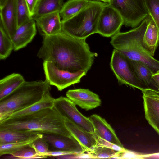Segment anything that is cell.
Returning <instances> with one entry per match:
<instances>
[{
	"label": "cell",
	"instance_id": "cell-2",
	"mask_svg": "<svg viewBox=\"0 0 159 159\" xmlns=\"http://www.w3.org/2000/svg\"><path fill=\"white\" fill-rule=\"evenodd\" d=\"M0 130L33 132L70 136L63 118L53 107L0 120Z\"/></svg>",
	"mask_w": 159,
	"mask_h": 159
},
{
	"label": "cell",
	"instance_id": "cell-33",
	"mask_svg": "<svg viewBox=\"0 0 159 159\" xmlns=\"http://www.w3.org/2000/svg\"><path fill=\"white\" fill-rule=\"evenodd\" d=\"M31 16H33L39 0H25Z\"/></svg>",
	"mask_w": 159,
	"mask_h": 159
},
{
	"label": "cell",
	"instance_id": "cell-31",
	"mask_svg": "<svg viewBox=\"0 0 159 159\" xmlns=\"http://www.w3.org/2000/svg\"><path fill=\"white\" fill-rule=\"evenodd\" d=\"M148 12L159 30V0H144Z\"/></svg>",
	"mask_w": 159,
	"mask_h": 159
},
{
	"label": "cell",
	"instance_id": "cell-22",
	"mask_svg": "<svg viewBox=\"0 0 159 159\" xmlns=\"http://www.w3.org/2000/svg\"><path fill=\"white\" fill-rule=\"evenodd\" d=\"M64 0H39L32 16L35 20L40 17L50 13L59 12Z\"/></svg>",
	"mask_w": 159,
	"mask_h": 159
},
{
	"label": "cell",
	"instance_id": "cell-29",
	"mask_svg": "<svg viewBox=\"0 0 159 159\" xmlns=\"http://www.w3.org/2000/svg\"><path fill=\"white\" fill-rule=\"evenodd\" d=\"M18 27L33 19L25 0H16Z\"/></svg>",
	"mask_w": 159,
	"mask_h": 159
},
{
	"label": "cell",
	"instance_id": "cell-38",
	"mask_svg": "<svg viewBox=\"0 0 159 159\" xmlns=\"http://www.w3.org/2000/svg\"><path fill=\"white\" fill-rule=\"evenodd\" d=\"M111 0H109V2H110ZM109 2H108V3H109Z\"/></svg>",
	"mask_w": 159,
	"mask_h": 159
},
{
	"label": "cell",
	"instance_id": "cell-27",
	"mask_svg": "<svg viewBox=\"0 0 159 159\" xmlns=\"http://www.w3.org/2000/svg\"><path fill=\"white\" fill-rule=\"evenodd\" d=\"M126 150H117L111 147L99 145L98 144L91 151L88 152L92 158H111L120 155Z\"/></svg>",
	"mask_w": 159,
	"mask_h": 159
},
{
	"label": "cell",
	"instance_id": "cell-20",
	"mask_svg": "<svg viewBox=\"0 0 159 159\" xmlns=\"http://www.w3.org/2000/svg\"><path fill=\"white\" fill-rule=\"evenodd\" d=\"M54 100L55 99L51 96L49 93L37 102L25 108L10 114L3 119L20 117L34 113L43 109L52 108Z\"/></svg>",
	"mask_w": 159,
	"mask_h": 159
},
{
	"label": "cell",
	"instance_id": "cell-5",
	"mask_svg": "<svg viewBox=\"0 0 159 159\" xmlns=\"http://www.w3.org/2000/svg\"><path fill=\"white\" fill-rule=\"evenodd\" d=\"M106 2L90 0L78 13L72 17L61 20L62 31L73 38L86 39L97 33L99 17Z\"/></svg>",
	"mask_w": 159,
	"mask_h": 159
},
{
	"label": "cell",
	"instance_id": "cell-24",
	"mask_svg": "<svg viewBox=\"0 0 159 159\" xmlns=\"http://www.w3.org/2000/svg\"><path fill=\"white\" fill-rule=\"evenodd\" d=\"M90 0H68L63 4L59 12L61 20L74 16L80 11Z\"/></svg>",
	"mask_w": 159,
	"mask_h": 159
},
{
	"label": "cell",
	"instance_id": "cell-18",
	"mask_svg": "<svg viewBox=\"0 0 159 159\" xmlns=\"http://www.w3.org/2000/svg\"><path fill=\"white\" fill-rule=\"evenodd\" d=\"M64 119L66 126L71 135L83 145L87 152L91 151L98 144V138L95 134L87 132L67 120Z\"/></svg>",
	"mask_w": 159,
	"mask_h": 159
},
{
	"label": "cell",
	"instance_id": "cell-21",
	"mask_svg": "<svg viewBox=\"0 0 159 159\" xmlns=\"http://www.w3.org/2000/svg\"><path fill=\"white\" fill-rule=\"evenodd\" d=\"M23 76L18 73H12L0 80V101L9 95L25 81Z\"/></svg>",
	"mask_w": 159,
	"mask_h": 159
},
{
	"label": "cell",
	"instance_id": "cell-25",
	"mask_svg": "<svg viewBox=\"0 0 159 159\" xmlns=\"http://www.w3.org/2000/svg\"><path fill=\"white\" fill-rule=\"evenodd\" d=\"M129 60L138 79L143 84L150 88L152 76L154 73L152 70L142 62Z\"/></svg>",
	"mask_w": 159,
	"mask_h": 159
},
{
	"label": "cell",
	"instance_id": "cell-10",
	"mask_svg": "<svg viewBox=\"0 0 159 159\" xmlns=\"http://www.w3.org/2000/svg\"><path fill=\"white\" fill-rule=\"evenodd\" d=\"M123 25V20L119 12L109 3H106L99 17L97 33L104 37H112L120 32Z\"/></svg>",
	"mask_w": 159,
	"mask_h": 159
},
{
	"label": "cell",
	"instance_id": "cell-14",
	"mask_svg": "<svg viewBox=\"0 0 159 159\" xmlns=\"http://www.w3.org/2000/svg\"><path fill=\"white\" fill-rule=\"evenodd\" d=\"M17 0H8L0 9V21L11 39L18 28Z\"/></svg>",
	"mask_w": 159,
	"mask_h": 159
},
{
	"label": "cell",
	"instance_id": "cell-36",
	"mask_svg": "<svg viewBox=\"0 0 159 159\" xmlns=\"http://www.w3.org/2000/svg\"><path fill=\"white\" fill-rule=\"evenodd\" d=\"M8 0H0V8L3 7Z\"/></svg>",
	"mask_w": 159,
	"mask_h": 159
},
{
	"label": "cell",
	"instance_id": "cell-13",
	"mask_svg": "<svg viewBox=\"0 0 159 159\" xmlns=\"http://www.w3.org/2000/svg\"><path fill=\"white\" fill-rule=\"evenodd\" d=\"M94 129V134L99 139L125 150L115 131L106 120L97 114H93L89 117Z\"/></svg>",
	"mask_w": 159,
	"mask_h": 159
},
{
	"label": "cell",
	"instance_id": "cell-30",
	"mask_svg": "<svg viewBox=\"0 0 159 159\" xmlns=\"http://www.w3.org/2000/svg\"><path fill=\"white\" fill-rule=\"evenodd\" d=\"M10 156L3 157L4 159H32L45 158L47 157L37 155L35 150L29 146L15 152Z\"/></svg>",
	"mask_w": 159,
	"mask_h": 159
},
{
	"label": "cell",
	"instance_id": "cell-11",
	"mask_svg": "<svg viewBox=\"0 0 159 159\" xmlns=\"http://www.w3.org/2000/svg\"><path fill=\"white\" fill-rule=\"evenodd\" d=\"M43 138L48 144L50 151H60L74 156L86 152L83 145L72 135L70 136L43 134Z\"/></svg>",
	"mask_w": 159,
	"mask_h": 159
},
{
	"label": "cell",
	"instance_id": "cell-12",
	"mask_svg": "<svg viewBox=\"0 0 159 159\" xmlns=\"http://www.w3.org/2000/svg\"><path fill=\"white\" fill-rule=\"evenodd\" d=\"M66 95L76 105L86 111L95 108L101 105L99 96L88 89L69 90Z\"/></svg>",
	"mask_w": 159,
	"mask_h": 159
},
{
	"label": "cell",
	"instance_id": "cell-4",
	"mask_svg": "<svg viewBox=\"0 0 159 159\" xmlns=\"http://www.w3.org/2000/svg\"><path fill=\"white\" fill-rule=\"evenodd\" d=\"M51 85L46 80L25 81L9 95L0 101V120L8 115L27 107L50 93Z\"/></svg>",
	"mask_w": 159,
	"mask_h": 159
},
{
	"label": "cell",
	"instance_id": "cell-17",
	"mask_svg": "<svg viewBox=\"0 0 159 159\" xmlns=\"http://www.w3.org/2000/svg\"><path fill=\"white\" fill-rule=\"evenodd\" d=\"M36 23L33 19L19 26L11 39L14 50H18L30 43L36 34Z\"/></svg>",
	"mask_w": 159,
	"mask_h": 159
},
{
	"label": "cell",
	"instance_id": "cell-3",
	"mask_svg": "<svg viewBox=\"0 0 159 159\" xmlns=\"http://www.w3.org/2000/svg\"><path fill=\"white\" fill-rule=\"evenodd\" d=\"M147 25L145 18L138 26L112 37L110 43L129 60L146 64L153 73L159 71V61L155 59L144 46L143 37Z\"/></svg>",
	"mask_w": 159,
	"mask_h": 159
},
{
	"label": "cell",
	"instance_id": "cell-6",
	"mask_svg": "<svg viewBox=\"0 0 159 159\" xmlns=\"http://www.w3.org/2000/svg\"><path fill=\"white\" fill-rule=\"evenodd\" d=\"M110 66L120 85H128L141 91L149 88L142 83L138 79L129 59L119 50L114 49Z\"/></svg>",
	"mask_w": 159,
	"mask_h": 159
},
{
	"label": "cell",
	"instance_id": "cell-23",
	"mask_svg": "<svg viewBox=\"0 0 159 159\" xmlns=\"http://www.w3.org/2000/svg\"><path fill=\"white\" fill-rule=\"evenodd\" d=\"M40 133L0 130V145L25 141Z\"/></svg>",
	"mask_w": 159,
	"mask_h": 159
},
{
	"label": "cell",
	"instance_id": "cell-8",
	"mask_svg": "<svg viewBox=\"0 0 159 159\" xmlns=\"http://www.w3.org/2000/svg\"><path fill=\"white\" fill-rule=\"evenodd\" d=\"M53 107L64 119L87 132L94 134V127L89 117L82 115L76 105L67 97L61 96L55 99Z\"/></svg>",
	"mask_w": 159,
	"mask_h": 159
},
{
	"label": "cell",
	"instance_id": "cell-35",
	"mask_svg": "<svg viewBox=\"0 0 159 159\" xmlns=\"http://www.w3.org/2000/svg\"><path fill=\"white\" fill-rule=\"evenodd\" d=\"M145 89L149 93L159 99V90L151 88H146Z\"/></svg>",
	"mask_w": 159,
	"mask_h": 159
},
{
	"label": "cell",
	"instance_id": "cell-34",
	"mask_svg": "<svg viewBox=\"0 0 159 159\" xmlns=\"http://www.w3.org/2000/svg\"><path fill=\"white\" fill-rule=\"evenodd\" d=\"M153 85L159 90V71L153 74L152 76L151 85Z\"/></svg>",
	"mask_w": 159,
	"mask_h": 159
},
{
	"label": "cell",
	"instance_id": "cell-32",
	"mask_svg": "<svg viewBox=\"0 0 159 159\" xmlns=\"http://www.w3.org/2000/svg\"><path fill=\"white\" fill-rule=\"evenodd\" d=\"M29 146L35 150L37 155L43 156L45 154L50 151L49 149L48 144L43 138V136L34 140L30 144Z\"/></svg>",
	"mask_w": 159,
	"mask_h": 159
},
{
	"label": "cell",
	"instance_id": "cell-28",
	"mask_svg": "<svg viewBox=\"0 0 159 159\" xmlns=\"http://www.w3.org/2000/svg\"><path fill=\"white\" fill-rule=\"evenodd\" d=\"M14 45L11 39L9 36L3 26L0 22V59L7 58L14 49Z\"/></svg>",
	"mask_w": 159,
	"mask_h": 159
},
{
	"label": "cell",
	"instance_id": "cell-15",
	"mask_svg": "<svg viewBox=\"0 0 159 159\" xmlns=\"http://www.w3.org/2000/svg\"><path fill=\"white\" fill-rule=\"evenodd\" d=\"M145 117L149 125L159 135V99L144 89L141 91Z\"/></svg>",
	"mask_w": 159,
	"mask_h": 159
},
{
	"label": "cell",
	"instance_id": "cell-16",
	"mask_svg": "<svg viewBox=\"0 0 159 159\" xmlns=\"http://www.w3.org/2000/svg\"><path fill=\"white\" fill-rule=\"evenodd\" d=\"M59 12L44 15L35 20L40 34L43 36H51L62 31L61 20Z\"/></svg>",
	"mask_w": 159,
	"mask_h": 159
},
{
	"label": "cell",
	"instance_id": "cell-19",
	"mask_svg": "<svg viewBox=\"0 0 159 159\" xmlns=\"http://www.w3.org/2000/svg\"><path fill=\"white\" fill-rule=\"evenodd\" d=\"M146 18L147 25L143 37V42L146 48L153 57L159 44V30L150 15L148 14Z\"/></svg>",
	"mask_w": 159,
	"mask_h": 159
},
{
	"label": "cell",
	"instance_id": "cell-7",
	"mask_svg": "<svg viewBox=\"0 0 159 159\" xmlns=\"http://www.w3.org/2000/svg\"><path fill=\"white\" fill-rule=\"evenodd\" d=\"M108 3L119 12L126 27L138 26L148 14L144 0H111Z\"/></svg>",
	"mask_w": 159,
	"mask_h": 159
},
{
	"label": "cell",
	"instance_id": "cell-1",
	"mask_svg": "<svg viewBox=\"0 0 159 159\" xmlns=\"http://www.w3.org/2000/svg\"><path fill=\"white\" fill-rule=\"evenodd\" d=\"M43 37L37 56L43 61L51 62L58 68L73 73H87L91 68L97 54L90 51L86 39L73 38L62 31Z\"/></svg>",
	"mask_w": 159,
	"mask_h": 159
},
{
	"label": "cell",
	"instance_id": "cell-26",
	"mask_svg": "<svg viewBox=\"0 0 159 159\" xmlns=\"http://www.w3.org/2000/svg\"><path fill=\"white\" fill-rule=\"evenodd\" d=\"M43 134L39 133L37 135L25 141L1 144L0 156L1 157L6 154L12 155L15 152L29 146L34 140L43 136Z\"/></svg>",
	"mask_w": 159,
	"mask_h": 159
},
{
	"label": "cell",
	"instance_id": "cell-37",
	"mask_svg": "<svg viewBox=\"0 0 159 159\" xmlns=\"http://www.w3.org/2000/svg\"><path fill=\"white\" fill-rule=\"evenodd\" d=\"M98 1H100L103 2L108 3L109 2V0H97Z\"/></svg>",
	"mask_w": 159,
	"mask_h": 159
},
{
	"label": "cell",
	"instance_id": "cell-9",
	"mask_svg": "<svg viewBox=\"0 0 159 159\" xmlns=\"http://www.w3.org/2000/svg\"><path fill=\"white\" fill-rule=\"evenodd\" d=\"M43 66L46 79L60 91L80 82L81 78L87 73L83 71L73 73L63 70L49 61H43Z\"/></svg>",
	"mask_w": 159,
	"mask_h": 159
}]
</instances>
